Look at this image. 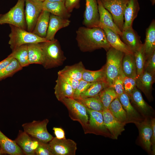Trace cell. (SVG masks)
<instances>
[{
  "mask_svg": "<svg viewBox=\"0 0 155 155\" xmlns=\"http://www.w3.org/2000/svg\"><path fill=\"white\" fill-rule=\"evenodd\" d=\"M146 61L155 51V20L153 19L146 29L145 42L143 44Z\"/></svg>",
  "mask_w": 155,
  "mask_h": 155,
  "instance_id": "603a6c76",
  "label": "cell"
},
{
  "mask_svg": "<svg viewBox=\"0 0 155 155\" xmlns=\"http://www.w3.org/2000/svg\"><path fill=\"white\" fill-rule=\"evenodd\" d=\"M29 61L30 64L42 65L43 54L40 43L28 44Z\"/></svg>",
  "mask_w": 155,
  "mask_h": 155,
  "instance_id": "4dcf8cb0",
  "label": "cell"
},
{
  "mask_svg": "<svg viewBox=\"0 0 155 155\" xmlns=\"http://www.w3.org/2000/svg\"><path fill=\"white\" fill-rule=\"evenodd\" d=\"M97 0L99 15L98 27L101 25L104 26L118 34L120 36H121L122 32L114 23L111 15L105 8L100 0Z\"/></svg>",
  "mask_w": 155,
  "mask_h": 155,
  "instance_id": "7402d4cb",
  "label": "cell"
},
{
  "mask_svg": "<svg viewBox=\"0 0 155 155\" xmlns=\"http://www.w3.org/2000/svg\"><path fill=\"white\" fill-rule=\"evenodd\" d=\"M1 149V147H0V149Z\"/></svg>",
  "mask_w": 155,
  "mask_h": 155,
  "instance_id": "11a10c76",
  "label": "cell"
},
{
  "mask_svg": "<svg viewBox=\"0 0 155 155\" xmlns=\"http://www.w3.org/2000/svg\"><path fill=\"white\" fill-rule=\"evenodd\" d=\"M60 102L67 108L71 119L73 121L78 122L83 128H84L89 119V115L86 107L73 98H65Z\"/></svg>",
  "mask_w": 155,
  "mask_h": 155,
  "instance_id": "8992f818",
  "label": "cell"
},
{
  "mask_svg": "<svg viewBox=\"0 0 155 155\" xmlns=\"http://www.w3.org/2000/svg\"><path fill=\"white\" fill-rule=\"evenodd\" d=\"M42 2L25 0V16L28 31L32 32L42 10Z\"/></svg>",
  "mask_w": 155,
  "mask_h": 155,
  "instance_id": "8fae6325",
  "label": "cell"
},
{
  "mask_svg": "<svg viewBox=\"0 0 155 155\" xmlns=\"http://www.w3.org/2000/svg\"><path fill=\"white\" fill-rule=\"evenodd\" d=\"M58 75L60 77L71 86L74 92L75 90L78 85L79 81L63 74L58 73Z\"/></svg>",
  "mask_w": 155,
  "mask_h": 155,
  "instance_id": "f6af8a7d",
  "label": "cell"
},
{
  "mask_svg": "<svg viewBox=\"0 0 155 155\" xmlns=\"http://www.w3.org/2000/svg\"><path fill=\"white\" fill-rule=\"evenodd\" d=\"M139 131V137L142 146L148 152H151L150 139L152 133L151 119L147 117L135 123Z\"/></svg>",
  "mask_w": 155,
  "mask_h": 155,
  "instance_id": "9a60e30c",
  "label": "cell"
},
{
  "mask_svg": "<svg viewBox=\"0 0 155 155\" xmlns=\"http://www.w3.org/2000/svg\"><path fill=\"white\" fill-rule=\"evenodd\" d=\"M93 83L88 82L82 79L79 81L78 85L74 92L73 98L76 99L80 98L81 94L86 91Z\"/></svg>",
  "mask_w": 155,
  "mask_h": 155,
  "instance_id": "60d3db41",
  "label": "cell"
},
{
  "mask_svg": "<svg viewBox=\"0 0 155 155\" xmlns=\"http://www.w3.org/2000/svg\"><path fill=\"white\" fill-rule=\"evenodd\" d=\"M35 154L36 155H54L49 143L39 141L38 145L35 150Z\"/></svg>",
  "mask_w": 155,
  "mask_h": 155,
  "instance_id": "b9f144b4",
  "label": "cell"
},
{
  "mask_svg": "<svg viewBox=\"0 0 155 155\" xmlns=\"http://www.w3.org/2000/svg\"><path fill=\"white\" fill-rule=\"evenodd\" d=\"M80 1V0H65V5L68 11L70 13L74 8H78Z\"/></svg>",
  "mask_w": 155,
  "mask_h": 155,
  "instance_id": "bcb514c9",
  "label": "cell"
},
{
  "mask_svg": "<svg viewBox=\"0 0 155 155\" xmlns=\"http://www.w3.org/2000/svg\"><path fill=\"white\" fill-rule=\"evenodd\" d=\"M5 154L4 151L1 149H0V155Z\"/></svg>",
  "mask_w": 155,
  "mask_h": 155,
  "instance_id": "f5cc1de1",
  "label": "cell"
},
{
  "mask_svg": "<svg viewBox=\"0 0 155 155\" xmlns=\"http://www.w3.org/2000/svg\"><path fill=\"white\" fill-rule=\"evenodd\" d=\"M98 95L105 109H108L111 103L118 97L115 89L111 86H108L104 88Z\"/></svg>",
  "mask_w": 155,
  "mask_h": 155,
  "instance_id": "d590c367",
  "label": "cell"
},
{
  "mask_svg": "<svg viewBox=\"0 0 155 155\" xmlns=\"http://www.w3.org/2000/svg\"><path fill=\"white\" fill-rule=\"evenodd\" d=\"M108 109L113 116L118 120L126 124L127 123L126 112L118 97L111 103Z\"/></svg>",
  "mask_w": 155,
  "mask_h": 155,
  "instance_id": "836d02e7",
  "label": "cell"
},
{
  "mask_svg": "<svg viewBox=\"0 0 155 155\" xmlns=\"http://www.w3.org/2000/svg\"><path fill=\"white\" fill-rule=\"evenodd\" d=\"M152 5H154L155 4V0H150Z\"/></svg>",
  "mask_w": 155,
  "mask_h": 155,
  "instance_id": "816d5d0a",
  "label": "cell"
},
{
  "mask_svg": "<svg viewBox=\"0 0 155 155\" xmlns=\"http://www.w3.org/2000/svg\"><path fill=\"white\" fill-rule=\"evenodd\" d=\"M49 143L54 155H75L77 144L71 139L53 137Z\"/></svg>",
  "mask_w": 155,
  "mask_h": 155,
  "instance_id": "30bf717a",
  "label": "cell"
},
{
  "mask_svg": "<svg viewBox=\"0 0 155 155\" xmlns=\"http://www.w3.org/2000/svg\"><path fill=\"white\" fill-rule=\"evenodd\" d=\"M85 69L82 63L80 61L72 65L66 66L59 71L58 73L80 81L82 79V74Z\"/></svg>",
  "mask_w": 155,
  "mask_h": 155,
  "instance_id": "f546056e",
  "label": "cell"
},
{
  "mask_svg": "<svg viewBox=\"0 0 155 155\" xmlns=\"http://www.w3.org/2000/svg\"><path fill=\"white\" fill-rule=\"evenodd\" d=\"M22 68L18 61L13 58L6 67L0 71V81L12 76Z\"/></svg>",
  "mask_w": 155,
  "mask_h": 155,
  "instance_id": "8d00e7d4",
  "label": "cell"
},
{
  "mask_svg": "<svg viewBox=\"0 0 155 155\" xmlns=\"http://www.w3.org/2000/svg\"><path fill=\"white\" fill-rule=\"evenodd\" d=\"M152 133L150 139L151 149L152 154L154 155L155 154V119L154 118H151V119Z\"/></svg>",
  "mask_w": 155,
  "mask_h": 155,
  "instance_id": "7dc6e473",
  "label": "cell"
},
{
  "mask_svg": "<svg viewBox=\"0 0 155 155\" xmlns=\"http://www.w3.org/2000/svg\"><path fill=\"white\" fill-rule=\"evenodd\" d=\"M25 0H18L15 5L7 13L0 15V24H8L26 30L25 16Z\"/></svg>",
  "mask_w": 155,
  "mask_h": 155,
  "instance_id": "5b68a950",
  "label": "cell"
},
{
  "mask_svg": "<svg viewBox=\"0 0 155 155\" xmlns=\"http://www.w3.org/2000/svg\"><path fill=\"white\" fill-rule=\"evenodd\" d=\"M86 7L83 23L89 28L98 27L99 15L97 0H85Z\"/></svg>",
  "mask_w": 155,
  "mask_h": 155,
  "instance_id": "4fadbf2b",
  "label": "cell"
},
{
  "mask_svg": "<svg viewBox=\"0 0 155 155\" xmlns=\"http://www.w3.org/2000/svg\"><path fill=\"white\" fill-rule=\"evenodd\" d=\"M108 86H109L106 81L94 82L86 91L81 94L80 98H85L97 96L103 89Z\"/></svg>",
  "mask_w": 155,
  "mask_h": 155,
  "instance_id": "74e56055",
  "label": "cell"
},
{
  "mask_svg": "<svg viewBox=\"0 0 155 155\" xmlns=\"http://www.w3.org/2000/svg\"><path fill=\"white\" fill-rule=\"evenodd\" d=\"M54 89L55 96L59 101L65 98L73 97L74 92L71 86L58 75Z\"/></svg>",
  "mask_w": 155,
  "mask_h": 155,
  "instance_id": "484cf974",
  "label": "cell"
},
{
  "mask_svg": "<svg viewBox=\"0 0 155 155\" xmlns=\"http://www.w3.org/2000/svg\"><path fill=\"white\" fill-rule=\"evenodd\" d=\"M0 146L1 149L5 154L10 155L24 154L15 141L5 135L0 130Z\"/></svg>",
  "mask_w": 155,
  "mask_h": 155,
  "instance_id": "4316f807",
  "label": "cell"
},
{
  "mask_svg": "<svg viewBox=\"0 0 155 155\" xmlns=\"http://www.w3.org/2000/svg\"><path fill=\"white\" fill-rule=\"evenodd\" d=\"M56 137L59 139L65 138L64 130L61 127H54L53 128Z\"/></svg>",
  "mask_w": 155,
  "mask_h": 155,
  "instance_id": "c3c4849f",
  "label": "cell"
},
{
  "mask_svg": "<svg viewBox=\"0 0 155 155\" xmlns=\"http://www.w3.org/2000/svg\"><path fill=\"white\" fill-rule=\"evenodd\" d=\"M137 78H129L125 76V75L124 76L123 85L124 92L129 96L136 87Z\"/></svg>",
  "mask_w": 155,
  "mask_h": 155,
  "instance_id": "ab89813d",
  "label": "cell"
},
{
  "mask_svg": "<svg viewBox=\"0 0 155 155\" xmlns=\"http://www.w3.org/2000/svg\"><path fill=\"white\" fill-rule=\"evenodd\" d=\"M140 9L138 0H129L124 12L122 31L133 28V22L137 17Z\"/></svg>",
  "mask_w": 155,
  "mask_h": 155,
  "instance_id": "ac0fdd59",
  "label": "cell"
},
{
  "mask_svg": "<svg viewBox=\"0 0 155 155\" xmlns=\"http://www.w3.org/2000/svg\"><path fill=\"white\" fill-rule=\"evenodd\" d=\"M40 44L43 57L42 65L45 69L57 67L63 64L66 58L57 39L54 38Z\"/></svg>",
  "mask_w": 155,
  "mask_h": 155,
  "instance_id": "7a4b0ae2",
  "label": "cell"
},
{
  "mask_svg": "<svg viewBox=\"0 0 155 155\" xmlns=\"http://www.w3.org/2000/svg\"><path fill=\"white\" fill-rule=\"evenodd\" d=\"M130 100L144 117H147L154 113V110L144 100L142 94L136 87L129 96Z\"/></svg>",
  "mask_w": 155,
  "mask_h": 155,
  "instance_id": "2e32d148",
  "label": "cell"
},
{
  "mask_svg": "<svg viewBox=\"0 0 155 155\" xmlns=\"http://www.w3.org/2000/svg\"><path fill=\"white\" fill-rule=\"evenodd\" d=\"M51 2H63L65 3V0H47Z\"/></svg>",
  "mask_w": 155,
  "mask_h": 155,
  "instance_id": "f907efd6",
  "label": "cell"
},
{
  "mask_svg": "<svg viewBox=\"0 0 155 155\" xmlns=\"http://www.w3.org/2000/svg\"><path fill=\"white\" fill-rule=\"evenodd\" d=\"M137 69V76L144 72L146 58L144 53L143 44L138 50L133 53Z\"/></svg>",
  "mask_w": 155,
  "mask_h": 155,
  "instance_id": "f35d334b",
  "label": "cell"
},
{
  "mask_svg": "<svg viewBox=\"0 0 155 155\" xmlns=\"http://www.w3.org/2000/svg\"><path fill=\"white\" fill-rule=\"evenodd\" d=\"M50 13L42 10L36 21L34 28L32 32L38 36L45 38L49 25Z\"/></svg>",
  "mask_w": 155,
  "mask_h": 155,
  "instance_id": "83f0119b",
  "label": "cell"
},
{
  "mask_svg": "<svg viewBox=\"0 0 155 155\" xmlns=\"http://www.w3.org/2000/svg\"><path fill=\"white\" fill-rule=\"evenodd\" d=\"M124 74L119 75L113 81L111 86L115 89L118 97L124 92L123 85V78Z\"/></svg>",
  "mask_w": 155,
  "mask_h": 155,
  "instance_id": "7bdbcfd3",
  "label": "cell"
},
{
  "mask_svg": "<svg viewBox=\"0 0 155 155\" xmlns=\"http://www.w3.org/2000/svg\"><path fill=\"white\" fill-rule=\"evenodd\" d=\"M36 1L43 2L46 0H33Z\"/></svg>",
  "mask_w": 155,
  "mask_h": 155,
  "instance_id": "db71d44e",
  "label": "cell"
},
{
  "mask_svg": "<svg viewBox=\"0 0 155 155\" xmlns=\"http://www.w3.org/2000/svg\"><path fill=\"white\" fill-rule=\"evenodd\" d=\"M144 71L155 74V51L145 61Z\"/></svg>",
  "mask_w": 155,
  "mask_h": 155,
  "instance_id": "ee69618b",
  "label": "cell"
},
{
  "mask_svg": "<svg viewBox=\"0 0 155 155\" xmlns=\"http://www.w3.org/2000/svg\"><path fill=\"white\" fill-rule=\"evenodd\" d=\"M102 112L105 127L111 137L113 139H117L119 135L125 130L126 123L117 119L108 109L104 108Z\"/></svg>",
  "mask_w": 155,
  "mask_h": 155,
  "instance_id": "7c38bea8",
  "label": "cell"
},
{
  "mask_svg": "<svg viewBox=\"0 0 155 155\" xmlns=\"http://www.w3.org/2000/svg\"><path fill=\"white\" fill-rule=\"evenodd\" d=\"M76 33L78 46L83 52H91L101 48L107 51L111 47L104 31L100 27H81Z\"/></svg>",
  "mask_w": 155,
  "mask_h": 155,
  "instance_id": "6da1fadb",
  "label": "cell"
},
{
  "mask_svg": "<svg viewBox=\"0 0 155 155\" xmlns=\"http://www.w3.org/2000/svg\"><path fill=\"white\" fill-rule=\"evenodd\" d=\"M11 32L8 43L12 51L24 44L38 43L46 42L45 38L38 36L32 32L18 27L9 25Z\"/></svg>",
  "mask_w": 155,
  "mask_h": 155,
  "instance_id": "277c9868",
  "label": "cell"
},
{
  "mask_svg": "<svg viewBox=\"0 0 155 155\" xmlns=\"http://www.w3.org/2000/svg\"><path fill=\"white\" fill-rule=\"evenodd\" d=\"M86 108L89 119L86 126L83 128L84 133L111 136L104 125L102 112Z\"/></svg>",
  "mask_w": 155,
  "mask_h": 155,
  "instance_id": "ba28073f",
  "label": "cell"
},
{
  "mask_svg": "<svg viewBox=\"0 0 155 155\" xmlns=\"http://www.w3.org/2000/svg\"><path fill=\"white\" fill-rule=\"evenodd\" d=\"M9 55L16 59L22 68L30 65L28 44L22 45L12 51Z\"/></svg>",
  "mask_w": 155,
  "mask_h": 155,
  "instance_id": "1f68e13d",
  "label": "cell"
},
{
  "mask_svg": "<svg viewBox=\"0 0 155 155\" xmlns=\"http://www.w3.org/2000/svg\"><path fill=\"white\" fill-rule=\"evenodd\" d=\"M24 154L34 155L38 145L39 141L30 136L24 131L20 130L14 140Z\"/></svg>",
  "mask_w": 155,
  "mask_h": 155,
  "instance_id": "5bb4252c",
  "label": "cell"
},
{
  "mask_svg": "<svg viewBox=\"0 0 155 155\" xmlns=\"http://www.w3.org/2000/svg\"><path fill=\"white\" fill-rule=\"evenodd\" d=\"M122 65L125 76L132 78L137 77V68L133 54H125L122 61Z\"/></svg>",
  "mask_w": 155,
  "mask_h": 155,
  "instance_id": "f1b7e54d",
  "label": "cell"
},
{
  "mask_svg": "<svg viewBox=\"0 0 155 155\" xmlns=\"http://www.w3.org/2000/svg\"><path fill=\"white\" fill-rule=\"evenodd\" d=\"M70 23L68 19L50 13L46 38L48 40L54 39L56 32L61 29L69 26Z\"/></svg>",
  "mask_w": 155,
  "mask_h": 155,
  "instance_id": "ffe728a7",
  "label": "cell"
},
{
  "mask_svg": "<svg viewBox=\"0 0 155 155\" xmlns=\"http://www.w3.org/2000/svg\"><path fill=\"white\" fill-rule=\"evenodd\" d=\"M106 51V61L104 65L106 80L108 85L111 86L116 78L124 74L122 63L125 53L111 46Z\"/></svg>",
  "mask_w": 155,
  "mask_h": 155,
  "instance_id": "3957f363",
  "label": "cell"
},
{
  "mask_svg": "<svg viewBox=\"0 0 155 155\" xmlns=\"http://www.w3.org/2000/svg\"><path fill=\"white\" fill-rule=\"evenodd\" d=\"M63 2H51L46 0L42 2V10L61 18L68 19L71 14Z\"/></svg>",
  "mask_w": 155,
  "mask_h": 155,
  "instance_id": "d4e9b609",
  "label": "cell"
},
{
  "mask_svg": "<svg viewBox=\"0 0 155 155\" xmlns=\"http://www.w3.org/2000/svg\"><path fill=\"white\" fill-rule=\"evenodd\" d=\"M99 27L104 31L107 40L111 46L125 54H133L130 49L120 39L118 34L104 26L101 25Z\"/></svg>",
  "mask_w": 155,
  "mask_h": 155,
  "instance_id": "d6986e66",
  "label": "cell"
},
{
  "mask_svg": "<svg viewBox=\"0 0 155 155\" xmlns=\"http://www.w3.org/2000/svg\"><path fill=\"white\" fill-rule=\"evenodd\" d=\"M49 122L47 119L42 121L34 120L24 123L22 126L24 131L31 137L40 141L48 143L53 137L47 129Z\"/></svg>",
  "mask_w": 155,
  "mask_h": 155,
  "instance_id": "52a82bcc",
  "label": "cell"
},
{
  "mask_svg": "<svg viewBox=\"0 0 155 155\" xmlns=\"http://www.w3.org/2000/svg\"><path fill=\"white\" fill-rule=\"evenodd\" d=\"M82 79L90 83L102 81L106 82L105 65L100 69L96 71H91L85 69L82 74Z\"/></svg>",
  "mask_w": 155,
  "mask_h": 155,
  "instance_id": "d6a6232c",
  "label": "cell"
},
{
  "mask_svg": "<svg viewBox=\"0 0 155 155\" xmlns=\"http://www.w3.org/2000/svg\"><path fill=\"white\" fill-rule=\"evenodd\" d=\"M92 110L102 112L104 107L98 95L94 97L75 99Z\"/></svg>",
  "mask_w": 155,
  "mask_h": 155,
  "instance_id": "e575fe53",
  "label": "cell"
},
{
  "mask_svg": "<svg viewBox=\"0 0 155 155\" xmlns=\"http://www.w3.org/2000/svg\"><path fill=\"white\" fill-rule=\"evenodd\" d=\"M154 82L155 75L146 71L136 78V87L144 93L149 100L152 99V86Z\"/></svg>",
  "mask_w": 155,
  "mask_h": 155,
  "instance_id": "e0dca14e",
  "label": "cell"
},
{
  "mask_svg": "<svg viewBox=\"0 0 155 155\" xmlns=\"http://www.w3.org/2000/svg\"><path fill=\"white\" fill-rule=\"evenodd\" d=\"M120 37L122 40L130 49L133 54L143 45L140 37L133 28L122 31Z\"/></svg>",
  "mask_w": 155,
  "mask_h": 155,
  "instance_id": "cb8c5ba5",
  "label": "cell"
},
{
  "mask_svg": "<svg viewBox=\"0 0 155 155\" xmlns=\"http://www.w3.org/2000/svg\"><path fill=\"white\" fill-rule=\"evenodd\" d=\"M118 98L126 112L127 123L131 122L135 123L143 120L142 117L131 104L127 94L124 92L118 96Z\"/></svg>",
  "mask_w": 155,
  "mask_h": 155,
  "instance_id": "44dd1931",
  "label": "cell"
},
{
  "mask_svg": "<svg viewBox=\"0 0 155 155\" xmlns=\"http://www.w3.org/2000/svg\"><path fill=\"white\" fill-rule=\"evenodd\" d=\"M100 0L111 14L114 23L122 32L124 22V12L129 0Z\"/></svg>",
  "mask_w": 155,
  "mask_h": 155,
  "instance_id": "9c48e42d",
  "label": "cell"
},
{
  "mask_svg": "<svg viewBox=\"0 0 155 155\" xmlns=\"http://www.w3.org/2000/svg\"><path fill=\"white\" fill-rule=\"evenodd\" d=\"M13 58L9 55L0 62V71L5 67L11 61Z\"/></svg>",
  "mask_w": 155,
  "mask_h": 155,
  "instance_id": "681fc988",
  "label": "cell"
}]
</instances>
